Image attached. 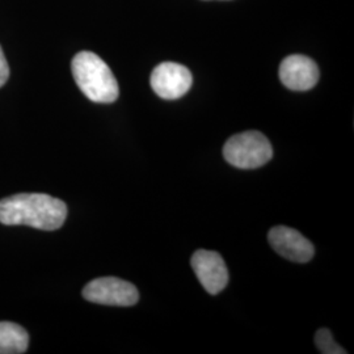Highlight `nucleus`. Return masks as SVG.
<instances>
[{
    "mask_svg": "<svg viewBox=\"0 0 354 354\" xmlns=\"http://www.w3.org/2000/svg\"><path fill=\"white\" fill-rule=\"evenodd\" d=\"M67 206L44 193H21L0 200V223L54 231L64 226Z\"/></svg>",
    "mask_w": 354,
    "mask_h": 354,
    "instance_id": "nucleus-1",
    "label": "nucleus"
},
{
    "mask_svg": "<svg viewBox=\"0 0 354 354\" xmlns=\"http://www.w3.org/2000/svg\"><path fill=\"white\" fill-rule=\"evenodd\" d=\"M279 79L291 91H307L319 82L317 64L304 55L286 57L279 66Z\"/></svg>",
    "mask_w": 354,
    "mask_h": 354,
    "instance_id": "nucleus-8",
    "label": "nucleus"
},
{
    "mask_svg": "<svg viewBox=\"0 0 354 354\" xmlns=\"http://www.w3.org/2000/svg\"><path fill=\"white\" fill-rule=\"evenodd\" d=\"M190 264L203 289L209 294L216 295L227 286V266L219 253L206 250L196 251Z\"/></svg>",
    "mask_w": 354,
    "mask_h": 354,
    "instance_id": "nucleus-6",
    "label": "nucleus"
},
{
    "mask_svg": "<svg viewBox=\"0 0 354 354\" xmlns=\"http://www.w3.org/2000/svg\"><path fill=\"white\" fill-rule=\"evenodd\" d=\"M83 298L88 302L105 306L130 307L138 302L137 288L124 279L102 277L91 281L83 289Z\"/></svg>",
    "mask_w": 354,
    "mask_h": 354,
    "instance_id": "nucleus-4",
    "label": "nucleus"
},
{
    "mask_svg": "<svg viewBox=\"0 0 354 354\" xmlns=\"http://www.w3.org/2000/svg\"><path fill=\"white\" fill-rule=\"evenodd\" d=\"M268 241L276 252L294 263H308L315 254L313 243L294 228L276 226L269 231Z\"/></svg>",
    "mask_w": 354,
    "mask_h": 354,
    "instance_id": "nucleus-7",
    "label": "nucleus"
},
{
    "mask_svg": "<svg viewBox=\"0 0 354 354\" xmlns=\"http://www.w3.org/2000/svg\"><path fill=\"white\" fill-rule=\"evenodd\" d=\"M150 83L153 92L159 97L165 100H176L189 91L193 76L183 64L163 62L153 68Z\"/></svg>",
    "mask_w": 354,
    "mask_h": 354,
    "instance_id": "nucleus-5",
    "label": "nucleus"
},
{
    "mask_svg": "<svg viewBox=\"0 0 354 354\" xmlns=\"http://www.w3.org/2000/svg\"><path fill=\"white\" fill-rule=\"evenodd\" d=\"M223 156L236 168L253 169L272 159L273 149L263 133L251 130L231 137L223 147Z\"/></svg>",
    "mask_w": 354,
    "mask_h": 354,
    "instance_id": "nucleus-3",
    "label": "nucleus"
},
{
    "mask_svg": "<svg viewBox=\"0 0 354 354\" xmlns=\"http://www.w3.org/2000/svg\"><path fill=\"white\" fill-rule=\"evenodd\" d=\"M29 335L26 329L11 322H0V354L26 353Z\"/></svg>",
    "mask_w": 354,
    "mask_h": 354,
    "instance_id": "nucleus-9",
    "label": "nucleus"
},
{
    "mask_svg": "<svg viewBox=\"0 0 354 354\" xmlns=\"http://www.w3.org/2000/svg\"><path fill=\"white\" fill-rule=\"evenodd\" d=\"M315 345L317 351L323 354H345L346 351H344L340 345H337L330 330L327 328L319 329L315 335Z\"/></svg>",
    "mask_w": 354,
    "mask_h": 354,
    "instance_id": "nucleus-10",
    "label": "nucleus"
},
{
    "mask_svg": "<svg viewBox=\"0 0 354 354\" xmlns=\"http://www.w3.org/2000/svg\"><path fill=\"white\" fill-rule=\"evenodd\" d=\"M8 77H10V67H8V62L4 57L3 49L0 46V88L7 83Z\"/></svg>",
    "mask_w": 354,
    "mask_h": 354,
    "instance_id": "nucleus-11",
    "label": "nucleus"
},
{
    "mask_svg": "<svg viewBox=\"0 0 354 354\" xmlns=\"http://www.w3.org/2000/svg\"><path fill=\"white\" fill-rule=\"evenodd\" d=\"M71 70L77 87L91 102L111 104L118 99L120 89L112 70L95 53H77Z\"/></svg>",
    "mask_w": 354,
    "mask_h": 354,
    "instance_id": "nucleus-2",
    "label": "nucleus"
}]
</instances>
